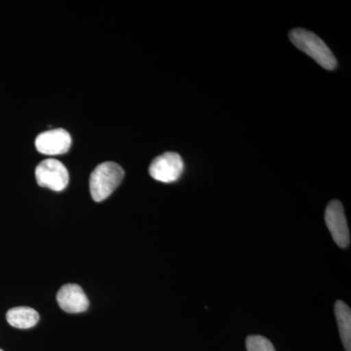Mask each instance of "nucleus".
<instances>
[{
  "mask_svg": "<svg viewBox=\"0 0 351 351\" xmlns=\"http://www.w3.org/2000/svg\"><path fill=\"white\" fill-rule=\"evenodd\" d=\"M337 322H338L339 335L346 351H351V311L350 306L343 301L335 304Z\"/></svg>",
  "mask_w": 351,
  "mask_h": 351,
  "instance_id": "1a4fd4ad",
  "label": "nucleus"
},
{
  "mask_svg": "<svg viewBox=\"0 0 351 351\" xmlns=\"http://www.w3.org/2000/svg\"><path fill=\"white\" fill-rule=\"evenodd\" d=\"M124 178V171L119 164L108 161L95 168L90 177V191L96 202L107 199Z\"/></svg>",
  "mask_w": 351,
  "mask_h": 351,
  "instance_id": "f03ea898",
  "label": "nucleus"
},
{
  "mask_svg": "<svg viewBox=\"0 0 351 351\" xmlns=\"http://www.w3.org/2000/svg\"><path fill=\"white\" fill-rule=\"evenodd\" d=\"M289 36L295 47L313 58L322 68L328 71L336 69L337 60L332 51L313 32L304 29H295L290 32Z\"/></svg>",
  "mask_w": 351,
  "mask_h": 351,
  "instance_id": "f257e3e1",
  "label": "nucleus"
},
{
  "mask_svg": "<svg viewBox=\"0 0 351 351\" xmlns=\"http://www.w3.org/2000/svg\"><path fill=\"white\" fill-rule=\"evenodd\" d=\"M57 302L60 307L69 313H84L89 307V301L84 291L76 284H66L60 289Z\"/></svg>",
  "mask_w": 351,
  "mask_h": 351,
  "instance_id": "0eeeda50",
  "label": "nucleus"
},
{
  "mask_svg": "<svg viewBox=\"0 0 351 351\" xmlns=\"http://www.w3.org/2000/svg\"><path fill=\"white\" fill-rule=\"evenodd\" d=\"M325 221L336 244L341 248H348L350 243V230L345 210L339 201L332 200L328 204L325 212Z\"/></svg>",
  "mask_w": 351,
  "mask_h": 351,
  "instance_id": "39448f33",
  "label": "nucleus"
},
{
  "mask_svg": "<svg viewBox=\"0 0 351 351\" xmlns=\"http://www.w3.org/2000/svg\"><path fill=\"white\" fill-rule=\"evenodd\" d=\"M36 182L41 188L62 191L68 186L69 172L66 166L56 159H46L36 169Z\"/></svg>",
  "mask_w": 351,
  "mask_h": 351,
  "instance_id": "7ed1b4c3",
  "label": "nucleus"
},
{
  "mask_svg": "<svg viewBox=\"0 0 351 351\" xmlns=\"http://www.w3.org/2000/svg\"><path fill=\"white\" fill-rule=\"evenodd\" d=\"M0 351H3V350H0Z\"/></svg>",
  "mask_w": 351,
  "mask_h": 351,
  "instance_id": "9b49d317",
  "label": "nucleus"
},
{
  "mask_svg": "<svg viewBox=\"0 0 351 351\" xmlns=\"http://www.w3.org/2000/svg\"><path fill=\"white\" fill-rule=\"evenodd\" d=\"M36 149L46 156L66 154L71 147V137L64 129H52L39 134L36 140Z\"/></svg>",
  "mask_w": 351,
  "mask_h": 351,
  "instance_id": "423d86ee",
  "label": "nucleus"
},
{
  "mask_svg": "<svg viewBox=\"0 0 351 351\" xmlns=\"http://www.w3.org/2000/svg\"><path fill=\"white\" fill-rule=\"evenodd\" d=\"M184 171V161L176 152H165L152 161L149 174L156 181L170 184L180 179Z\"/></svg>",
  "mask_w": 351,
  "mask_h": 351,
  "instance_id": "20e7f679",
  "label": "nucleus"
},
{
  "mask_svg": "<svg viewBox=\"0 0 351 351\" xmlns=\"http://www.w3.org/2000/svg\"><path fill=\"white\" fill-rule=\"evenodd\" d=\"M7 322L18 329H29L36 326L39 321V314L31 307H14L6 314Z\"/></svg>",
  "mask_w": 351,
  "mask_h": 351,
  "instance_id": "6e6552de",
  "label": "nucleus"
},
{
  "mask_svg": "<svg viewBox=\"0 0 351 351\" xmlns=\"http://www.w3.org/2000/svg\"><path fill=\"white\" fill-rule=\"evenodd\" d=\"M248 351H276L274 345L262 336L248 337L246 341Z\"/></svg>",
  "mask_w": 351,
  "mask_h": 351,
  "instance_id": "9d476101",
  "label": "nucleus"
}]
</instances>
